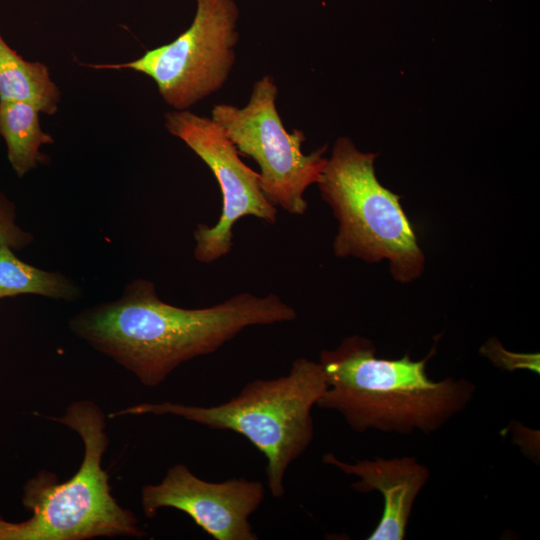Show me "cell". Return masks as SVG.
Listing matches in <instances>:
<instances>
[{"mask_svg":"<svg viewBox=\"0 0 540 540\" xmlns=\"http://www.w3.org/2000/svg\"><path fill=\"white\" fill-rule=\"evenodd\" d=\"M482 353L489 357L495 365L508 370L514 369H530L539 373V355L515 354L506 351L500 343H486L482 348Z\"/></svg>","mask_w":540,"mask_h":540,"instance_id":"obj_15","label":"cell"},{"mask_svg":"<svg viewBox=\"0 0 540 540\" xmlns=\"http://www.w3.org/2000/svg\"><path fill=\"white\" fill-rule=\"evenodd\" d=\"M0 135L7 144L8 160L19 177L43 163L41 145L54 142L40 127L39 110L22 101L0 100Z\"/></svg>","mask_w":540,"mask_h":540,"instance_id":"obj_12","label":"cell"},{"mask_svg":"<svg viewBox=\"0 0 540 540\" xmlns=\"http://www.w3.org/2000/svg\"><path fill=\"white\" fill-rule=\"evenodd\" d=\"M10 247H0V298L34 294L75 301L81 296L77 283L60 272L46 271L20 260Z\"/></svg>","mask_w":540,"mask_h":540,"instance_id":"obj_13","label":"cell"},{"mask_svg":"<svg viewBox=\"0 0 540 540\" xmlns=\"http://www.w3.org/2000/svg\"><path fill=\"white\" fill-rule=\"evenodd\" d=\"M264 499L265 487L260 481L231 478L209 482L182 463L171 466L159 483L141 489L147 518H154L162 508H174L215 540H257L249 518Z\"/></svg>","mask_w":540,"mask_h":540,"instance_id":"obj_9","label":"cell"},{"mask_svg":"<svg viewBox=\"0 0 540 540\" xmlns=\"http://www.w3.org/2000/svg\"><path fill=\"white\" fill-rule=\"evenodd\" d=\"M322 460L347 475L358 477L351 485L353 490L361 493L378 491L383 497L382 515L368 540L404 539L414 502L430 476L424 464L409 456L348 463L326 453Z\"/></svg>","mask_w":540,"mask_h":540,"instance_id":"obj_10","label":"cell"},{"mask_svg":"<svg viewBox=\"0 0 540 540\" xmlns=\"http://www.w3.org/2000/svg\"><path fill=\"white\" fill-rule=\"evenodd\" d=\"M326 388L320 363L300 357L292 362L288 374L248 382L236 396L219 405L145 402L112 412L109 418L172 415L240 434L265 456L268 488L274 498H281L289 466L313 440L311 412Z\"/></svg>","mask_w":540,"mask_h":540,"instance_id":"obj_3","label":"cell"},{"mask_svg":"<svg viewBox=\"0 0 540 540\" xmlns=\"http://www.w3.org/2000/svg\"><path fill=\"white\" fill-rule=\"evenodd\" d=\"M239 14L235 0H196L190 26L170 43L126 63L87 66L143 73L169 106L188 110L228 80L236 59Z\"/></svg>","mask_w":540,"mask_h":540,"instance_id":"obj_7","label":"cell"},{"mask_svg":"<svg viewBox=\"0 0 540 540\" xmlns=\"http://www.w3.org/2000/svg\"><path fill=\"white\" fill-rule=\"evenodd\" d=\"M296 317L295 309L275 294L241 293L211 307L181 308L161 300L154 283L139 278L119 298L73 316L68 326L142 385L155 387L182 363L215 353L247 327Z\"/></svg>","mask_w":540,"mask_h":540,"instance_id":"obj_1","label":"cell"},{"mask_svg":"<svg viewBox=\"0 0 540 540\" xmlns=\"http://www.w3.org/2000/svg\"><path fill=\"white\" fill-rule=\"evenodd\" d=\"M434 354L435 347L417 361L409 353L379 358L369 339L348 336L335 349L320 353L327 388L316 406L337 411L358 433L436 432L466 408L475 386L452 377L432 380L426 367Z\"/></svg>","mask_w":540,"mask_h":540,"instance_id":"obj_2","label":"cell"},{"mask_svg":"<svg viewBox=\"0 0 540 540\" xmlns=\"http://www.w3.org/2000/svg\"><path fill=\"white\" fill-rule=\"evenodd\" d=\"M15 219L14 205L0 193V247L19 250L34 240L33 235L21 229Z\"/></svg>","mask_w":540,"mask_h":540,"instance_id":"obj_14","label":"cell"},{"mask_svg":"<svg viewBox=\"0 0 540 540\" xmlns=\"http://www.w3.org/2000/svg\"><path fill=\"white\" fill-rule=\"evenodd\" d=\"M165 127L182 140L212 171L222 194V211L210 227L199 223L194 231V257L212 263L227 255L233 246V226L245 216L275 223L276 207L266 198L259 173L240 158L233 143L212 118L189 110L165 114Z\"/></svg>","mask_w":540,"mask_h":540,"instance_id":"obj_8","label":"cell"},{"mask_svg":"<svg viewBox=\"0 0 540 540\" xmlns=\"http://www.w3.org/2000/svg\"><path fill=\"white\" fill-rule=\"evenodd\" d=\"M0 100L26 102L48 115L57 111L60 100V90L51 80L48 67L24 60L1 34Z\"/></svg>","mask_w":540,"mask_h":540,"instance_id":"obj_11","label":"cell"},{"mask_svg":"<svg viewBox=\"0 0 540 540\" xmlns=\"http://www.w3.org/2000/svg\"><path fill=\"white\" fill-rule=\"evenodd\" d=\"M375 158L345 136L337 138L327 158L316 184L339 221L333 250L338 257L369 263L387 259L393 278L410 282L421 275L424 255L400 197L378 181Z\"/></svg>","mask_w":540,"mask_h":540,"instance_id":"obj_5","label":"cell"},{"mask_svg":"<svg viewBox=\"0 0 540 540\" xmlns=\"http://www.w3.org/2000/svg\"><path fill=\"white\" fill-rule=\"evenodd\" d=\"M49 419L78 433L84 444L82 462L64 482L46 470L29 479L23 488L22 503L31 516L21 522L0 517V540L143 537L137 517L111 494L109 475L102 468L109 444L102 409L90 400H78L61 417Z\"/></svg>","mask_w":540,"mask_h":540,"instance_id":"obj_4","label":"cell"},{"mask_svg":"<svg viewBox=\"0 0 540 540\" xmlns=\"http://www.w3.org/2000/svg\"><path fill=\"white\" fill-rule=\"evenodd\" d=\"M277 96L274 78L264 75L253 84L245 106L216 104L211 118L239 154L257 163L266 198L290 214L303 215L308 207L304 193L320 179L327 145L304 154L305 134L299 129L286 130L277 109Z\"/></svg>","mask_w":540,"mask_h":540,"instance_id":"obj_6","label":"cell"}]
</instances>
